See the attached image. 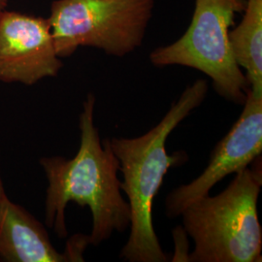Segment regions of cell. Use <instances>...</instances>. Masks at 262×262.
Here are the masks:
<instances>
[{"mask_svg": "<svg viewBox=\"0 0 262 262\" xmlns=\"http://www.w3.org/2000/svg\"><path fill=\"white\" fill-rule=\"evenodd\" d=\"M88 246L79 235L67 244L66 253H59L50 241L45 227L23 207L8 197L0 202V260L7 262L83 261Z\"/></svg>", "mask_w": 262, "mask_h": 262, "instance_id": "8", "label": "cell"}, {"mask_svg": "<svg viewBox=\"0 0 262 262\" xmlns=\"http://www.w3.org/2000/svg\"><path fill=\"white\" fill-rule=\"evenodd\" d=\"M8 5V0H0V13L6 10Z\"/></svg>", "mask_w": 262, "mask_h": 262, "instance_id": "10", "label": "cell"}, {"mask_svg": "<svg viewBox=\"0 0 262 262\" xmlns=\"http://www.w3.org/2000/svg\"><path fill=\"white\" fill-rule=\"evenodd\" d=\"M243 13L242 21L229 31V41L250 91L262 95V0H247Z\"/></svg>", "mask_w": 262, "mask_h": 262, "instance_id": "9", "label": "cell"}, {"mask_svg": "<svg viewBox=\"0 0 262 262\" xmlns=\"http://www.w3.org/2000/svg\"><path fill=\"white\" fill-rule=\"evenodd\" d=\"M262 151V95L247 92L244 110L238 121L213 150L203 173L191 183L181 186L166 198V214L178 216L191 203L209 195L223 179L248 167Z\"/></svg>", "mask_w": 262, "mask_h": 262, "instance_id": "6", "label": "cell"}, {"mask_svg": "<svg viewBox=\"0 0 262 262\" xmlns=\"http://www.w3.org/2000/svg\"><path fill=\"white\" fill-rule=\"evenodd\" d=\"M247 0H195L191 23L182 37L150 55L156 66H183L197 69L213 80L216 93L235 103L244 104L250 89L235 60L229 28Z\"/></svg>", "mask_w": 262, "mask_h": 262, "instance_id": "4", "label": "cell"}, {"mask_svg": "<svg viewBox=\"0 0 262 262\" xmlns=\"http://www.w3.org/2000/svg\"><path fill=\"white\" fill-rule=\"evenodd\" d=\"M48 19L4 10L0 13V81L31 85L56 77L62 67Z\"/></svg>", "mask_w": 262, "mask_h": 262, "instance_id": "7", "label": "cell"}, {"mask_svg": "<svg viewBox=\"0 0 262 262\" xmlns=\"http://www.w3.org/2000/svg\"><path fill=\"white\" fill-rule=\"evenodd\" d=\"M155 0H55L48 21L59 57L79 47L123 56L143 42Z\"/></svg>", "mask_w": 262, "mask_h": 262, "instance_id": "5", "label": "cell"}, {"mask_svg": "<svg viewBox=\"0 0 262 262\" xmlns=\"http://www.w3.org/2000/svg\"><path fill=\"white\" fill-rule=\"evenodd\" d=\"M207 92V81L197 80L146 134L132 139L110 140L123 176L121 189L128 197L130 207V235L121 253V257L127 261L168 260L154 229L152 202L169 168L186 162L187 156L183 151L168 155L165 144L179 123L203 102Z\"/></svg>", "mask_w": 262, "mask_h": 262, "instance_id": "2", "label": "cell"}, {"mask_svg": "<svg viewBox=\"0 0 262 262\" xmlns=\"http://www.w3.org/2000/svg\"><path fill=\"white\" fill-rule=\"evenodd\" d=\"M260 187L261 174L247 167L222 193L202 197L184 210L185 230L195 244L188 261H261Z\"/></svg>", "mask_w": 262, "mask_h": 262, "instance_id": "3", "label": "cell"}, {"mask_svg": "<svg viewBox=\"0 0 262 262\" xmlns=\"http://www.w3.org/2000/svg\"><path fill=\"white\" fill-rule=\"evenodd\" d=\"M95 97L89 94L80 116L81 144L75 157L43 158L49 186L46 197V224L60 238L66 237V208L68 202L89 206L93 214V231L89 242L97 246L130 226V207L122 195L118 179L120 161L110 140H100L94 125Z\"/></svg>", "mask_w": 262, "mask_h": 262, "instance_id": "1", "label": "cell"}, {"mask_svg": "<svg viewBox=\"0 0 262 262\" xmlns=\"http://www.w3.org/2000/svg\"><path fill=\"white\" fill-rule=\"evenodd\" d=\"M5 191H4V187H3V184H2V180H1V176H0V202L2 200V198L5 196Z\"/></svg>", "mask_w": 262, "mask_h": 262, "instance_id": "11", "label": "cell"}]
</instances>
